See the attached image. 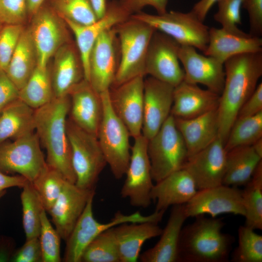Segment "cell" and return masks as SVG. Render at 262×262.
Segmentation results:
<instances>
[{"instance_id":"cell-1","label":"cell","mask_w":262,"mask_h":262,"mask_svg":"<svg viewBox=\"0 0 262 262\" xmlns=\"http://www.w3.org/2000/svg\"><path fill=\"white\" fill-rule=\"evenodd\" d=\"M223 89L217 108L218 136L225 143L238 112L262 75V51L233 56L224 63Z\"/></svg>"},{"instance_id":"cell-2","label":"cell","mask_w":262,"mask_h":262,"mask_svg":"<svg viewBox=\"0 0 262 262\" xmlns=\"http://www.w3.org/2000/svg\"><path fill=\"white\" fill-rule=\"evenodd\" d=\"M70 106L69 96L53 98L48 103L34 110L35 131L47 152V165L60 172L69 182L76 178L66 131Z\"/></svg>"},{"instance_id":"cell-3","label":"cell","mask_w":262,"mask_h":262,"mask_svg":"<svg viewBox=\"0 0 262 262\" xmlns=\"http://www.w3.org/2000/svg\"><path fill=\"white\" fill-rule=\"evenodd\" d=\"M181 229L178 262H226L229 260L234 237L222 231L221 218L200 215Z\"/></svg>"},{"instance_id":"cell-4","label":"cell","mask_w":262,"mask_h":262,"mask_svg":"<svg viewBox=\"0 0 262 262\" xmlns=\"http://www.w3.org/2000/svg\"><path fill=\"white\" fill-rule=\"evenodd\" d=\"M115 29L119 41L120 57L111 87L146 75L147 53L151 38L156 30L148 24L131 16L115 26Z\"/></svg>"},{"instance_id":"cell-5","label":"cell","mask_w":262,"mask_h":262,"mask_svg":"<svg viewBox=\"0 0 262 262\" xmlns=\"http://www.w3.org/2000/svg\"><path fill=\"white\" fill-rule=\"evenodd\" d=\"M66 131L75 184L84 189L95 190L99 176L107 164L98 137L78 126L69 117Z\"/></svg>"},{"instance_id":"cell-6","label":"cell","mask_w":262,"mask_h":262,"mask_svg":"<svg viewBox=\"0 0 262 262\" xmlns=\"http://www.w3.org/2000/svg\"><path fill=\"white\" fill-rule=\"evenodd\" d=\"M100 94L103 115L98 139L113 176L116 179L120 180L125 175L130 162L131 135L125 124L112 108L109 90Z\"/></svg>"},{"instance_id":"cell-7","label":"cell","mask_w":262,"mask_h":262,"mask_svg":"<svg viewBox=\"0 0 262 262\" xmlns=\"http://www.w3.org/2000/svg\"><path fill=\"white\" fill-rule=\"evenodd\" d=\"M147 151L152 180L156 182L183 168L188 157V151L172 115L148 140Z\"/></svg>"},{"instance_id":"cell-8","label":"cell","mask_w":262,"mask_h":262,"mask_svg":"<svg viewBox=\"0 0 262 262\" xmlns=\"http://www.w3.org/2000/svg\"><path fill=\"white\" fill-rule=\"evenodd\" d=\"M131 16L168 35L181 46H192L203 52L207 47L209 28L191 11H171L157 15L141 11Z\"/></svg>"},{"instance_id":"cell-9","label":"cell","mask_w":262,"mask_h":262,"mask_svg":"<svg viewBox=\"0 0 262 262\" xmlns=\"http://www.w3.org/2000/svg\"><path fill=\"white\" fill-rule=\"evenodd\" d=\"M34 131L0 145V171L17 173L32 183L48 165Z\"/></svg>"},{"instance_id":"cell-10","label":"cell","mask_w":262,"mask_h":262,"mask_svg":"<svg viewBox=\"0 0 262 262\" xmlns=\"http://www.w3.org/2000/svg\"><path fill=\"white\" fill-rule=\"evenodd\" d=\"M148 140L142 134L134 138L126 179L120 195L133 207L146 208L151 203L153 187L147 151Z\"/></svg>"},{"instance_id":"cell-11","label":"cell","mask_w":262,"mask_h":262,"mask_svg":"<svg viewBox=\"0 0 262 262\" xmlns=\"http://www.w3.org/2000/svg\"><path fill=\"white\" fill-rule=\"evenodd\" d=\"M32 16L29 29L36 52L37 66L46 68L57 50L68 43L67 26L49 4L44 3Z\"/></svg>"},{"instance_id":"cell-12","label":"cell","mask_w":262,"mask_h":262,"mask_svg":"<svg viewBox=\"0 0 262 262\" xmlns=\"http://www.w3.org/2000/svg\"><path fill=\"white\" fill-rule=\"evenodd\" d=\"M180 45L168 35L155 30L147 49L146 75L174 87L184 79V71L180 65Z\"/></svg>"},{"instance_id":"cell-13","label":"cell","mask_w":262,"mask_h":262,"mask_svg":"<svg viewBox=\"0 0 262 262\" xmlns=\"http://www.w3.org/2000/svg\"><path fill=\"white\" fill-rule=\"evenodd\" d=\"M119 44L115 26L98 36L89 60L88 82L98 93L109 90L119 65Z\"/></svg>"},{"instance_id":"cell-14","label":"cell","mask_w":262,"mask_h":262,"mask_svg":"<svg viewBox=\"0 0 262 262\" xmlns=\"http://www.w3.org/2000/svg\"><path fill=\"white\" fill-rule=\"evenodd\" d=\"M184 205L187 218L205 214L212 217L224 213L245 214L242 190L224 184L197 190Z\"/></svg>"},{"instance_id":"cell-15","label":"cell","mask_w":262,"mask_h":262,"mask_svg":"<svg viewBox=\"0 0 262 262\" xmlns=\"http://www.w3.org/2000/svg\"><path fill=\"white\" fill-rule=\"evenodd\" d=\"M144 79L138 77L109 89L112 108L133 138L142 134Z\"/></svg>"},{"instance_id":"cell-16","label":"cell","mask_w":262,"mask_h":262,"mask_svg":"<svg viewBox=\"0 0 262 262\" xmlns=\"http://www.w3.org/2000/svg\"><path fill=\"white\" fill-rule=\"evenodd\" d=\"M217 138L201 151L188 157L183 167L194 180L198 190L222 184L227 151Z\"/></svg>"},{"instance_id":"cell-17","label":"cell","mask_w":262,"mask_h":262,"mask_svg":"<svg viewBox=\"0 0 262 262\" xmlns=\"http://www.w3.org/2000/svg\"><path fill=\"white\" fill-rule=\"evenodd\" d=\"M131 16L118 0H112L108 2L104 16L91 24L82 25L63 19L75 37L86 80H89L90 54L98 36L106 30L127 20Z\"/></svg>"},{"instance_id":"cell-18","label":"cell","mask_w":262,"mask_h":262,"mask_svg":"<svg viewBox=\"0 0 262 262\" xmlns=\"http://www.w3.org/2000/svg\"><path fill=\"white\" fill-rule=\"evenodd\" d=\"M179 58L184 71V81L192 84H201L207 89L221 94L225 82L224 64L216 59L198 53L192 46H180Z\"/></svg>"},{"instance_id":"cell-19","label":"cell","mask_w":262,"mask_h":262,"mask_svg":"<svg viewBox=\"0 0 262 262\" xmlns=\"http://www.w3.org/2000/svg\"><path fill=\"white\" fill-rule=\"evenodd\" d=\"M174 87L151 77L144 80L142 134L148 140L170 116Z\"/></svg>"},{"instance_id":"cell-20","label":"cell","mask_w":262,"mask_h":262,"mask_svg":"<svg viewBox=\"0 0 262 262\" xmlns=\"http://www.w3.org/2000/svg\"><path fill=\"white\" fill-rule=\"evenodd\" d=\"M95 190L81 188L67 181L48 212L61 239L66 241Z\"/></svg>"},{"instance_id":"cell-21","label":"cell","mask_w":262,"mask_h":262,"mask_svg":"<svg viewBox=\"0 0 262 262\" xmlns=\"http://www.w3.org/2000/svg\"><path fill=\"white\" fill-rule=\"evenodd\" d=\"M69 118L78 126L98 137L103 115L100 93L85 79L70 91Z\"/></svg>"},{"instance_id":"cell-22","label":"cell","mask_w":262,"mask_h":262,"mask_svg":"<svg viewBox=\"0 0 262 262\" xmlns=\"http://www.w3.org/2000/svg\"><path fill=\"white\" fill-rule=\"evenodd\" d=\"M262 51V39L244 32L234 33L222 28L209 30L207 47L204 55L213 57L222 63L240 54Z\"/></svg>"},{"instance_id":"cell-23","label":"cell","mask_w":262,"mask_h":262,"mask_svg":"<svg viewBox=\"0 0 262 262\" xmlns=\"http://www.w3.org/2000/svg\"><path fill=\"white\" fill-rule=\"evenodd\" d=\"M220 96L184 80L174 87L170 115L175 118H194L218 107Z\"/></svg>"},{"instance_id":"cell-24","label":"cell","mask_w":262,"mask_h":262,"mask_svg":"<svg viewBox=\"0 0 262 262\" xmlns=\"http://www.w3.org/2000/svg\"><path fill=\"white\" fill-rule=\"evenodd\" d=\"M53 56L50 77L54 98L68 96L71 90L84 79L80 55L71 44L67 43Z\"/></svg>"},{"instance_id":"cell-25","label":"cell","mask_w":262,"mask_h":262,"mask_svg":"<svg viewBox=\"0 0 262 262\" xmlns=\"http://www.w3.org/2000/svg\"><path fill=\"white\" fill-rule=\"evenodd\" d=\"M184 204L172 206L165 227L155 245L140 254L142 262H178L180 232L185 220Z\"/></svg>"},{"instance_id":"cell-26","label":"cell","mask_w":262,"mask_h":262,"mask_svg":"<svg viewBox=\"0 0 262 262\" xmlns=\"http://www.w3.org/2000/svg\"><path fill=\"white\" fill-rule=\"evenodd\" d=\"M197 190L194 180L186 170H177L153 185L151 198L156 203L155 211H165L169 206L184 204Z\"/></svg>"},{"instance_id":"cell-27","label":"cell","mask_w":262,"mask_h":262,"mask_svg":"<svg viewBox=\"0 0 262 262\" xmlns=\"http://www.w3.org/2000/svg\"><path fill=\"white\" fill-rule=\"evenodd\" d=\"M174 119L185 142L188 157L206 148L218 136L217 109L192 118Z\"/></svg>"},{"instance_id":"cell-28","label":"cell","mask_w":262,"mask_h":262,"mask_svg":"<svg viewBox=\"0 0 262 262\" xmlns=\"http://www.w3.org/2000/svg\"><path fill=\"white\" fill-rule=\"evenodd\" d=\"M162 231L158 223L151 222L126 223L114 227L120 262H137L145 242L159 236Z\"/></svg>"},{"instance_id":"cell-29","label":"cell","mask_w":262,"mask_h":262,"mask_svg":"<svg viewBox=\"0 0 262 262\" xmlns=\"http://www.w3.org/2000/svg\"><path fill=\"white\" fill-rule=\"evenodd\" d=\"M262 161L252 146H239L227 151L222 184L236 187L246 185Z\"/></svg>"},{"instance_id":"cell-30","label":"cell","mask_w":262,"mask_h":262,"mask_svg":"<svg viewBox=\"0 0 262 262\" xmlns=\"http://www.w3.org/2000/svg\"><path fill=\"white\" fill-rule=\"evenodd\" d=\"M34 110L18 98L0 111V145L35 131Z\"/></svg>"},{"instance_id":"cell-31","label":"cell","mask_w":262,"mask_h":262,"mask_svg":"<svg viewBox=\"0 0 262 262\" xmlns=\"http://www.w3.org/2000/svg\"><path fill=\"white\" fill-rule=\"evenodd\" d=\"M37 65L36 52L29 29H25L5 72L20 90L31 77Z\"/></svg>"},{"instance_id":"cell-32","label":"cell","mask_w":262,"mask_h":262,"mask_svg":"<svg viewBox=\"0 0 262 262\" xmlns=\"http://www.w3.org/2000/svg\"><path fill=\"white\" fill-rule=\"evenodd\" d=\"M53 98L50 71L48 67L41 68L37 66L27 83L19 90V98L36 109Z\"/></svg>"},{"instance_id":"cell-33","label":"cell","mask_w":262,"mask_h":262,"mask_svg":"<svg viewBox=\"0 0 262 262\" xmlns=\"http://www.w3.org/2000/svg\"><path fill=\"white\" fill-rule=\"evenodd\" d=\"M242 198L245 211V225L256 230L262 229V161L252 177L244 186Z\"/></svg>"},{"instance_id":"cell-34","label":"cell","mask_w":262,"mask_h":262,"mask_svg":"<svg viewBox=\"0 0 262 262\" xmlns=\"http://www.w3.org/2000/svg\"><path fill=\"white\" fill-rule=\"evenodd\" d=\"M22 188L20 199L26 239L39 237L41 214L45 210L43 204L31 182H28Z\"/></svg>"},{"instance_id":"cell-35","label":"cell","mask_w":262,"mask_h":262,"mask_svg":"<svg viewBox=\"0 0 262 262\" xmlns=\"http://www.w3.org/2000/svg\"><path fill=\"white\" fill-rule=\"evenodd\" d=\"M262 138V112L251 116L237 118L225 143L226 151L235 147L252 146Z\"/></svg>"},{"instance_id":"cell-36","label":"cell","mask_w":262,"mask_h":262,"mask_svg":"<svg viewBox=\"0 0 262 262\" xmlns=\"http://www.w3.org/2000/svg\"><path fill=\"white\" fill-rule=\"evenodd\" d=\"M81 262H120L114 227L99 234L87 246Z\"/></svg>"},{"instance_id":"cell-37","label":"cell","mask_w":262,"mask_h":262,"mask_svg":"<svg viewBox=\"0 0 262 262\" xmlns=\"http://www.w3.org/2000/svg\"><path fill=\"white\" fill-rule=\"evenodd\" d=\"M246 225L238 230V246L231 252L233 262H262V236Z\"/></svg>"},{"instance_id":"cell-38","label":"cell","mask_w":262,"mask_h":262,"mask_svg":"<svg viewBox=\"0 0 262 262\" xmlns=\"http://www.w3.org/2000/svg\"><path fill=\"white\" fill-rule=\"evenodd\" d=\"M67 181L60 172L48 165L32 183L46 212L51 209Z\"/></svg>"},{"instance_id":"cell-39","label":"cell","mask_w":262,"mask_h":262,"mask_svg":"<svg viewBox=\"0 0 262 262\" xmlns=\"http://www.w3.org/2000/svg\"><path fill=\"white\" fill-rule=\"evenodd\" d=\"M48 4L64 20L82 25L98 20L89 0H49Z\"/></svg>"},{"instance_id":"cell-40","label":"cell","mask_w":262,"mask_h":262,"mask_svg":"<svg viewBox=\"0 0 262 262\" xmlns=\"http://www.w3.org/2000/svg\"><path fill=\"white\" fill-rule=\"evenodd\" d=\"M45 210L41 216V229L39 239L40 244L42 262H60V239L59 234L52 226Z\"/></svg>"},{"instance_id":"cell-41","label":"cell","mask_w":262,"mask_h":262,"mask_svg":"<svg viewBox=\"0 0 262 262\" xmlns=\"http://www.w3.org/2000/svg\"><path fill=\"white\" fill-rule=\"evenodd\" d=\"M244 0H218V10L214 15V20L222 28L234 33H241L237 25L241 24V8Z\"/></svg>"},{"instance_id":"cell-42","label":"cell","mask_w":262,"mask_h":262,"mask_svg":"<svg viewBox=\"0 0 262 262\" xmlns=\"http://www.w3.org/2000/svg\"><path fill=\"white\" fill-rule=\"evenodd\" d=\"M24 29L21 24L3 26L0 31V69L6 70Z\"/></svg>"},{"instance_id":"cell-43","label":"cell","mask_w":262,"mask_h":262,"mask_svg":"<svg viewBox=\"0 0 262 262\" xmlns=\"http://www.w3.org/2000/svg\"><path fill=\"white\" fill-rule=\"evenodd\" d=\"M28 15V0H0V21L3 25H22Z\"/></svg>"},{"instance_id":"cell-44","label":"cell","mask_w":262,"mask_h":262,"mask_svg":"<svg viewBox=\"0 0 262 262\" xmlns=\"http://www.w3.org/2000/svg\"><path fill=\"white\" fill-rule=\"evenodd\" d=\"M11 262H42V254L39 237L26 239L25 244L14 252Z\"/></svg>"},{"instance_id":"cell-45","label":"cell","mask_w":262,"mask_h":262,"mask_svg":"<svg viewBox=\"0 0 262 262\" xmlns=\"http://www.w3.org/2000/svg\"><path fill=\"white\" fill-rule=\"evenodd\" d=\"M242 7L247 12L252 35L262 34V0H244Z\"/></svg>"},{"instance_id":"cell-46","label":"cell","mask_w":262,"mask_h":262,"mask_svg":"<svg viewBox=\"0 0 262 262\" xmlns=\"http://www.w3.org/2000/svg\"><path fill=\"white\" fill-rule=\"evenodd\" d=\"M123 7L131 15L138 13L145 7L150 6L158 14H163L167 11L168 0H118Z\"/></svg>"},{"instance_id":"cell-47","label":"cell","mask_w":262,"mask_h":262,"mask_svg":"<svg viewBox=\"0 0 262 262\" xmlns=\"http://www.w3.org/2000/svg\"><path fill=\"white\" fill-rule=\"evenodd\" d=\"M19 92L6 72L0 69V111L19 98Z\"/></svg>"},{"instance_id":"cell-48","label":"cell","mask_w":262,"mask_h":262,"mask_svg":"<svg viewBox=\"0 0 262 262\" xmlns=\"http://www.w3.org/2000/svg\"><path fill=\"white\" fill-rule=\"evenodd\" d=\"M262 112V83H259L254 92L240 108L237 118L254 115Z\"/></svg>"},{"instance_id":"cell-49","label":"cell","mask_w":262,"mask_h":262,"mask_svg":"<svg viewBox=\"0 0 262 262\" xmlns=\"http://www.w3.org/2000/svg\"><path fill=\"white\" fill-rule=\"evenodd\" d=\"M28 182L21 175H10L0 171V192L13 187L22 188Z\"/></svg>"},{"instance_id":"cell-50","label":"cell","mask_w":262,"mask_h":262,"mask_svg":"<svg viewBox=\"0 0 262 262\" xmlns=\"http://www.w3.org/2000/svg\"><path fill=\"white\" fill-rule=\"evenodd\" d=\"M218 0H200L194 4L191 11L193 12L200 20L204 22L209 11Z\"/></svg>"},{"instance_id":"cell-51","label":"cell","mask_w":262,"mask_h":262,"mask_svg":"<svg viewBox=\"0 0 262 262\" xmlns=\"http://www.w3.org/2000/svg\"><path fill=\"white\" fill-rule=\"evenodd\" d=\"M14 241L6 237H0V262L11 261L14 253Z\"/></svg>"},{"instance_id":"cell-52","label":"cell","mask_w":262,"mask_h":262,"mask_svg":"<svg viewBox=\"0 0 262 262\" xmlns=\"http://www.w3.org/2000/svg\"><path fill=\"white\" fill-rule=\"evenodd\" d=\"M89 1L97 19L103 16L107 10L106 0H89Z\"/></svg>"},{"instance_id":"cell-53","label":"cell","mask_w":262,"mask_h":262,"mask_svg":"<svg viewBox=\"0 0 262 262\" xmlns=\"http://www.w3.org/2000/svg\"><path fill=\"white\" fill-rule=\"evenodd\" d=\"M47 0H28V9L29 15L33 16L45 3Z\"/></svg>"},{"instance_id":"cell-54","label":"cell","mask_w":262,"mask_h":262,"mask_svg":"<svg viewBox=\"0 0 262 262\" xmlns=\"http://www.w3.org/2000/svg\"><path fill=\"white\" fill-rule=\"evenodd\" d=\"M252 146L256 153L262 158V138L255 142Z\"/></svg>"},{"instance_id":"cell-55","label":"cell","mask_w":262,"mask_h":262,"mask_svg":"<svg viewBox=\"0 0 262 262\" xmlns=\"http://www.w3.org/2000/svg\"><path fill=\"white\" fill-rule=\"evenodd\" d=\"M5 190L2 191L0 192V199L5 195Z\"/></svg>"},{"instance_id":"cell-56","label":"cell","mask_w":262,"mask_h":262,"mask_svg":"<svg viewBox=\"0 0 262 262\" xmlns=\"http://www.w3.org/2000/svg\"><path fill=\"white\" fill-rule=\"evenodd\" d=\"M3 24L0 22V31L1 30V28H2L3 27Z\"/></svg>"}]
</instances>
